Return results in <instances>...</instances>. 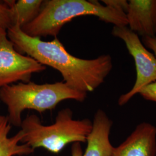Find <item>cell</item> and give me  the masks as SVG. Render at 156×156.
<instances>
[{"instance_id": "cell-1", "label": "cell", "mask_w": 156, "mask_h": 156, "mask_svg": "<svg viewBox=\"0 0 156 156\" xmlns=\"http://www.w3.org/2000/svg\"><path fill=\"white\" fill-rule=\"evenodd\" d=\"M7 36L17 51L57 70L63 82L78 91L87 94L93 91L105 81L113 67L110 55L90 60L76 57L67 51L57 37L49 42L43 41L40 37L26 34L17 26L8 29Z\"/></svg>"}, {"instance_id": "cell-2", "label": "cell", "mask_w": 156, "mask_h": 156, "mask_svg": "<svg viewBox=\"0 0 156 156\" xmlns=\"http://www.w3.org/2000/svg\"><path fill=\"white\" fill-rule=\"evenodd\" d=\"M92 15L114 26H127L126 15L97 1L47 0L44 1L39 15L21 28L30 37H57L62 27L78 17Z\"/></svg>"}, {"instance_id": "cell-3", "label": "cell", "mask_w": 156, "mask_h": 156, "mask_svg": "<svg viewBox=\"0 0 156 156\" xmlns=\"http://www.w3.org/2000/svg\"><path fill=\"white\" fill-rule=\"evenodd\" d=\"M87 94L69 87L63 81L42 84L30 81L0 88V100L7 106L8 122L16 127L21 126L24 110L32 109L41 113L55 109L62 101L83 102Z\"/></svg>"}, {"instance_id": "cell-4", "label": "cell", "mask_w": 156, "mask_h": 156, "mask_svg": "<svg viewBox=\"0 0 156 156\" xmlns=\"http://www.w3.org/2000/svg\"><path fill=\"white\" fill-rule=\"evenodd\" d=\"M92 126L93 122L88 119H73L69 108L58 112L55 122L49 126L43 125L37 115H31L21 124L24 134L21 142L34 150L41 147L57 154L71 143L86 142Z\"/></svg>"}, {"instance_id": "cell-5", "label": "cell", "mask_w": 156, "mask_h": 156, "mask_svg": "<svg viewBox=\"0 0 156 156\" xmlns=\"http://www.w3.org/2000/svg\"><path fill=\"white\" fill-rule=\"evenodd\" d=\"M112 34L124 41L134 58L136 67V78L133 87L118 100V104L123 106L145 86L156 82V57L142 44L138 35L127 26H113Z\"/></svg>"}, {"instance_id": "cell-6", "label": "cell", "mask_w": 156, "mask_h": 156, "mask_svg": "<svg viewBox=\"0 0 156 156\" xmlns=\"http://www.w3.org/2000/svg\"><path fill=\"white\" fill-rule=\"evenodd\" d=\"M45 69L33 58L17 51L7 31L0 30V88L18 81L28 83L34 73Z\"/></svg>"}, {"instance_id": "cell-7", "label": "cell", "mask_w": 156, "mask_h": 156, "mask_svg": "<svg viewBox=\"0 0 156 156\" xmlns=\"http://www.w3.org/2000/svg\"><path fill=\"white\" fill-rule=\"evenodd\" d=\"M156 127L143 122L127 139L115 147L112 156H156Z\"/></svg>"}, {"instance_id": "cell-8", "label": "cell", "mask_w": 156, "mask_h": 156, "mask_svg": "<svg viewBox=\"0 0 156 156\" xmlns=\"http://www.w3.org/2000/svg\"><path fill=\"white\" fill-rule=\"evenodd\" d=\"M126 13L129 29L144 37H156V0H130Z\"/></svg>"}, {"instance_id": "cell-9", "label": "cell", "mask_w": 156, "mask_h": 156, "mask_svg": "<svg viewBox=\"0 0 156 156\" xmlns=\"http://www.w3.org/2000/svg\"><path fill=\"white\" fill-rule=\"evenodd\" d=\"M112 124L105 112L97 110L91 130L87 137V147L83 156H112L115 147L109 139Z\"/></svg>"}, {"instance_id": "cell-10", "label": "cell", "mask_w": 156, "mask_h": 156, "mask_svg": "<svg viewBox=\"0 0 156 156\" xmlns=\"http://www.w3.org/2000/svg\"><path fill=\"white\" fill-rule=\"evenodd\" d=\"M11 129L8 118L0 124V156H22L33 153L34 150L30 146L19 144L24 136L22 131L9 138L8 134Z\"/></svg>"}, {"instance_id": "cell-11", "label": "cell", "mask_w": 156, "mask_h": 156, "mask_svg": "<svg viewBox=\"0 0 156 156\" xmlns=\"http://www.w3.org/2000/svg\"><path fill=\"white\" fill-rule=\"evenodd\" d=\"M5 2L11 9L13 26H17L22 28L38 16L44 1L19 0L17 2L16 1H5Z\"/></svg>"}, {"instance_id": "cell-12", "label": "cell", "mask_w": 156, "mask_h": 156, "mask_svg": "<svg viewBox=\"0 0 156 156\" xmlns=\"http://www.w3.org/2000/svg\"><path fill=\"white\" fill-rule=\"evenodd\" d=\"M13 26L11 12L4 1H0V30L8 31Z\"/></svg>"}, {"instance_id": "cell-13", "label": "cell", "mask_w": 156, "mask_h": 156, "mask_svg": "<svg viewBox=\"0 0 156 156\" xmlns=\"http://www.w3.org/2000/svg\"><path fill=\"white\" fill-rule=\"evenodd\" d=\"M105 5L109 6L126 15L129 6V2L126 0H102Z\"/></svg>"}, {"instance_id": "cell-14", "label": "cell", "mask_w": 156, "mask_h": 156, "mask_svg": "<svg viewBox=\"0 0 156 156\" xmlns=\"http://www.w3.org/2000/svg\"><path fill=\"white\" fill-rule=\"evenodd\" d=\"M139 94L146 100L156 102V82L145 86L140 91Z\"/></svg>"}, {"instance_id": "cell-15", "label": "cell", "mask_w": 156, "mask_h": 156, "mask_svg": "<svg viewBox=\"0 0 156 156\" xmlns=\"http://www.w3.org/2000/svg\"><path fill=\"white\" fill-rule=\"evenodd\" d=\"M143 41L146 47L152 50L156 57V37H144Z\"/></svg>"}, {"instance_id": "cell-16", "label": "cell", "mask_w": 156, "mask_h": 156, "mask_svg": "<svg viewBox=\"0 0 156 156\" xmlns=\"http://www.w3.org/2000/svg\"><path fill=\"white\" fill-rule=\"evenodd\" d=\"M71 156H83V151L80 143H73L71 147Z\"/></svg>"}, {"instance_id": "cell-17", "label": "cell", "mask_w": 156, "mask_h": 156, "mask_svg": "<svg viewBox=\"0 0 156 156\" xmlns=\"http://www.w3.org/2000/svg\"><path fill=\"white\" fill-rule=\"evenodd\" d=\"M6 118H7V117L2 116V115H0V124H1L4 121H5L6 119Z\"/></svg>"}]
</instances>
